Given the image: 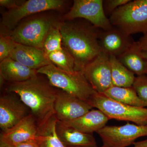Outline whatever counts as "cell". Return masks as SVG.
Here are the masks:
<instances>
[{
	"label": "cell",
	"mask_w": 147,
	"mask_h": 147,
	"mask_svg": "<svg viewBox=\"0 0 147 147\" xmlns=\"http://www.w3.org/2000/svg\"><path fill=\"white\" fill-rule=\"evenodd\" d=\"M60 29L62 45L73 57L77 71H82L102 53L99 42L101 31L91 24L63 21L60 23Z\"/></svg>",
	"instance_id": "1"
},
{
	"label": "cell",
	"mask_w": 147,
	"mask_h": 147,
	"mask_svg": "<svg viewBox=\"0 0 147 147\" xmlns=\"http://www.w3.org/2000/svg\"><path fill=\"white\" fill-rule=\"evenodd\" d=\"M53 87L38 74L25 82L9 83L6 90L17 95L30 110L38 127L55 115L54 107L58 91Z\"/></svg>",
	"instance_id": "2"
},
{
	"label": "cell",
	"mask_w": 147,
	"mask_h": 147,
	"mask_svg": "<svg viewBox=\"0 0 147 147\" xmlns=\"http://www.w3.org/2000/svg\"><path fill=\"white\" fill-rule=\"evenodd\" d=\"M45 75L51 86L89 102L96 92L87 81L82 71L67 72L50 64L37 70Z\"/></svg>",
	"instance_id": "3"
},
{
	"label": "cell",
	"mask_w": 147,
	"mask_h": 147,
	"mask_svg": "<svg viewBox=\"0 0 147 147\" xmlns=\"http://www.w3.org/2000/svg\"><path fill=\"white\" fill-rule=\"evenodd\" d=\"M59 22L52 16L39 13L25 18L3 34L10 37L16 43L42 49L48 32Z\"/></svg>",
	"instance_id": "4"
},
{
	"label": "cell",
	"mask_w": 147,
	"mask_h": 147,
	"mask_svg": "<svg viewBox=\"0 0 147 147\" xmlns=\"http://www.w3.org/2000/svg\"><path fill=\"white\" fill-rule=\"evenodd\" d=\"M114 28L131 36L147 33V0L131 1L117 9L109 18Z\"/></svg>",
	"instance_id": "5"
},
{
	"label": "cell",
	"mask_w": 147,
	"mask_h": 147,
	"mask_svg": "<svg viewBox=\"0 0 147 147\" xmlns=\"http://www.w3.org/2000/svg\"><path fill=\"white\" fill-rule=\"evenodd\" d=\"M89 103L102 111L109 119L130 121L138 125H147V108L125 105L115 101L102 94L96 93Z\"/></svg>",
	"instance_id": "6"
},
{
	"label": "cell",
	"mask_w": 147,
	"mask_h": 147,
	"mask_svg": "<svg viewBox=\"0 0 147 147\" xmlns=\"http://www.w3.org/2000/svg\"><path fill=\"white\" fill-rule=\"evenodd\" d=\"M63 0H28L16 8L3 14L1 22V33L13 30L21 21L30 16L49 10H59L63 7Z\"/></svg>",
	"instance_id": "7"
},
{
	"label": "cell",
	"mask_w": 147,
	"mask_h": 147,
	"mask_svg": "<svg viewBox=\"0 0 147 147\" xmlns=\"http://www.w3.org/2000/svg\"><path fill=\"white\" fill-rule=\"evenodd\" d=\"M65 21L83 18L98 29L106 31L113 28L103 7L102 0H74L70 10L65 14Z\"/></svg>",
	"instance_id": "8"
},
{
	"label": "cell",
	"mask_w": 147,
	"mask_h": 147,
	"mask_svg": "<svg viewBox=\"0 0 147 147\" xmlns=\"http://www.w3.org/2000/svg\"><path fill=\"white\" fill-rule=\"evenodd\" d=\"M96 133L103 145L110 147H127L138 138L147 137V125L127 123L120 126H105Z\"/></svg>",
	"instance_id": "9"
},
{
	"label": "cell",
	"mask_w": 147,
	"mask_h": 147,
	"mask_svg": "<svg viewBox=\"0 0 147 147\" xmlns=\"http://www.w3.org/2000/svg\"><path fill=\"white\" fill-rule=\"evenodd\" d=\"M92 88L98 93L103 94L113 86L110 56L102 52L82 70Z\"/></svg>",
	"instance_id": "10"
},
{
	"label": "cell",
	"mask_w": 147,
	"mask_h": 147,
	"mask_svg": "<svg viewBox=\"0 0 147 147\" xmlns=\"http://www.w3.org/2000/svg\"><path fill=\"white\" fill-rule=\"evenodd\" d=\"M92 108L87 101L61 90L58 91L54 110L58 121L66 122L80 117Z\"/></svg>",
	"instance_id": "11"
},
{
	"label": "cell",
	"mask_w": 147,
	"mask_h": 147,
	"mask_svg": "<svg viewBox=\"0 0 147 147\" xmlns=\"http://www.w3.org/2000/svg\"><path fill=\"white\" fill-rule=\"evenodd\" d=\"M9 93L0 98V127L2 132L13 127L28 115V108L14 94Z\"/></svg>",
	"instance_id": "12"
},
{
	"label": "cell",
	"mask_w": 147,
	"mask_h": 147,
	"mask_svg": "<svg viewBox=\"0 0 147 147\" xmlns=\"http://www.w3.org/2000/svg\"><path fill=\"white\" fill-rule=\"evenodd\" d=\"M99 42L102 52L117 58L130 49L136 43L131 36L114 27L100 32Z\"/></svg>",
	"instance_id": "13"
},
{
	"label": "cell",
	"mask_w": 147,
	"mask_h": 147,
	"mask_svg": "<svg viewBox=\"0 0 147 147\" xmlns=\"http://www.w3.org/2000/svg\"><path fill=\"white\" fill-rule=\"evenodd\" d=\"M38 127L34 117L30 113L13 127L2 132L1 137L11 144L36 140Z\"/></svg>",
	"instance_id": "14"
},
{
	"label": "cell",
	"mask_w": 147,
	"mask_h": 147,
	"mask_svg": "<svg viewBox=\"0 0 147 147\" xmlns=\"http://www.w3.org/2000/svg\"><path fill=\"white\" fill-rule=\"evenodd\" d=\"M10 58L36 70L52 64L42 49L17 43Z\"/></svg>",
	"instance_id": "15"
},
{
	"label": "cell",
	"mask_w": 147,
	"mask_h": 147,
	"mask_svg": "<svg viewBox=\"0 0 147 147\" xmlns=\"http://www.w3.org/2000/svg\"><path fill=\"white\" fill-rule=\"evenodd\" d=\"M107 116L100 110H91L78 118L66 122H61L86 134L97 132L106 126L109 120Z\"/></svg>",
	"instance_id": "16"
},
{
	"label": "cell",
	"mask_w": 147,
	"mask_h": 147,
	"mask_svg": "<svg viewBox=\"0 0 147 147\" xmlns=\"http://www.w3.org/2000/svg\"><path fill=\"white\" fill-rule=\"evenodd\" d=\"M56 132L65 147H97L92 134H86L57 121Z\"/></svg>",
	"instance_id": "17"
},
{
	"label": "cell",
	"mask_w": 147,
	"mask_h": 147,
	"mask_svg": "<svg viewBox=\"0 0 147 147\" xmlns=\"http://www.w3.org/2000/svg\"><path fill=\"white\" fill-rule=\"evenodd\" d=\"M0 74L9 83H20L33 78L38 74L31 69L9 57L0 63Z\"/></svg>",
	"instance_id": "18"
},
{
	"label": "cell",
	"mask_w": 147,
	"mask_h": 147,
	"mask_svg": "<svg viewBox=\"0 0 147 147\" xmlns=\"http://www.w3.org/2000/svg\"><path fill=\"white\" fill-rule=\"evenodd\" d=\"M117 58L137 76H147V61L138 47L137 42L133 47Z\"/></svg>",
	"instance_id": "19"
},
{
	"label": "cell",
	"mask_w": 147,
	"mask_h": 147,
	"mask_svg": "<svg viewBox=\"0 0 147 147\" xmlns=\"http://www.w3.org/2000/svg\"><path fill=\"white\" fill-rule=\"evenodd\" d=\"M102 94L112 100L125 105L135 107H147V104L140 98L133 86H113Z\"/></svg>",
	"instance_id": "20"
},
{
	"label": "cell",
	"mask_w": 147,
	"mask_h": 147,
	"mask_svg": "<svg viewBox=\"0 0 147 147\" xmlns=\"http://www.w3.org/2000/svg\"><path fill=\"white\" fill-rule=\"evenodd\" d=\"M110 60L113 86L121 87L133 86L136 78L135 74L115 56H110Z\"/></svg>",
	"instance_id": "21"
},
{
	"label": "cell",
	"mask_w": 147,
	"mask_h": 147,
	"mask_svg": "<svg viewBox=\"0 0 147 147\" xmlns=\"http://www.w3.org/2000/svg\"><path fill=\"white\" fill-rule=\"evenodd\" d=\"M57 121L55 115L46 123L38 127L37 141L39 147H65L57 135Z\"/></svg>",
	"instance_id": "22"
},
{
	"label": "cell",
	"mask_w": 147,
	"mask_h": 147,
	"mask_svg": "<svg viewBox=\"0 0 147 147\" xmlns=\"http://www.w3.org/2000/svg\"><path fill=\"white\" fill-rule=\"evenodd\" d=\"M47 57L51 63L62 70L69 72L77 71L74 59L64 47L50 53Z\"/></svg>",
	"instance_id": "23"
},
{
	"label": "cell",
	"mask_w": 147,
	"mask_h": 147,
	"mask_svg": "<svg viewBox=\"0 0 147 147\" xmlns=\"http://www.w3.org/2000/svg\"><path fill=\"white\" fill-rule=\"evenodd\" d=\"M60 23V22L51 29L43 42L42 50L47 56L50 53L63 48Z\"/></svg>",
	"instance_id": "24"
},
{
	"label": "cell",
	"mask_w": 147,
	"mask_h": 147,
	"mask_svg": "<svg viewBox=\"0 0 147 147\" xmlns=\"http://www.w3.org/2000/svg\"><path fill=\"white\" fill-rule=\"evenodd\" d=\"M16 45L10 37L6 35H0V62L10 57Z\"/></svg>",
	"instance_id": "25"
},
{
	"label": "cell",
	"mask_w": 147,
	"mask_h": 147,
	"mask_svg": "<svg viewBox=\"0 0 147 147\" xmlns=\"http://www.w3.org/2000/svg\"><path fill=\"white\" fill-rule=\"evenodd\" d=\"M133 87L140 98L147 105V76L136 77Z\"/></svg>",
	"instance_id": "26"
},
{
	"label": "cell",
	"mask_w": 147,
	"mask_h": 147,
	"mask_svg": "<svg viewBox=\"0 0 147 147\" xmlns=\"http://www.w3.org/2000/svg\"><path fill=\"white\" fill-rule=\"evenodd\" d=\"M131 0H104L103 7L106 16L112 14L117 9L129 2Z\"/></svg>",
	"instance_id": "27"
},
{
	"label": "cell",
	"mask_w": 147,
	"mask_h": 147,
	"mask_svg": "<svg viewBox=\"0 0 147 147\" xmlns=\"http://www.w3.org/2000/svg\"><path fill=\"white\" fill-rule=\"evenodd\" d=\"M24 1L16 0H0V5L10 10L21 5Z\"/></svg>",
	"instance_id": "28"
},
{
	"label": "cell",
	"mask_w": 147,
	"mask_h": 147,
	"mask_svg": "<svg viewBox=\"0 0 147 147\" xmlns=\"http://www.w3.org/2000/svg\"><path fill=\"white\" fill-rule=\"evenodd\" d=\"M14 147H39L36 140H32L14 145Z\"/></svg>",
	"instance_id": "29"
},
{
	"label": "cell",
	"mask_w": 147,
	"mask_h": 147,
	"mask_svg": "<svg viewBox=\"0 0 147 147\" xmlns=\"http://www.w3.org/2000/svg\"><path fill=\"white\" fill-rule=\"evenodd\" d=\"M137 45L142 51H147V33L137 42Z\"/></svg>",
	"instance_id": "30"
},
{
	"label": "cell",
	"mask_w": 147,
	"mask_h": 147,
	"mask_svg": "<svg viewBox=\"0 0 147 147\" xmlns=\"http://www.w3.org/2000/svg\"><path fill=\"white\" fill-rule=\"evenodd\" d=\"M133 147H147V139L143 141L135 142L133 144Z\"/></svg>",
	"instance_id": "31"
},
{
	"label": "cell",
	"mask_w": 147,
	"mask_h": 147,
	"mask_svg": "<svg viewBox=\"0 0 147 147\" xmlns=\"http://www.w3.org/2000/svg\"><path fill=\"white\" fill-rule=\"evenodd\" d=\"M0 147H14L13 145L11 144L5 140L0 138Z\"/></svg>",
	"instance_id": "32"
},
{
	"label": "cell",
	"mask_w": 147,
	"mask_h": 147,
	"mask_svg": "<svg viewBox=\"0 0 147 147\" xmlns=\"http://www.w3.org/2000/svg\"><path fill=\"white\" fill-rule=\"evenodd\" d=\"M5 81V80L4 79L3 76L0 74V86H1V88L3 87L4 83Z\"/></svg>",
	"instance_id": "33"
},
{
	"label": "cell",
	"mask_w": 147,
	"mask_h": 147,
	"mask_svg": "<svg viewBox=\"0 0 147 147\" xmlns=\"http://www.w3.org/2000/svg\"><path fill=\"white\" fill-rule=\"evenodd\" d=\"M142 53L147 61V51H142Z\"/></svg>",
	"instance_id": "34"
},
{
	"label": "cell",
	"mask_w": 147,
	"mask_h": 147,
	"mask_svg": "<svg viewBox=\"0 0 147 147\" xmlns=\"http://www.w3.org/2000/svg\"><path fill=\"white\" fill-rule=\"evenodd\" d=\"M101 147H110L107 146H104V145H103V146H102Z\"/></svg>",
	"instance_id": "35"
}]
</instances>
